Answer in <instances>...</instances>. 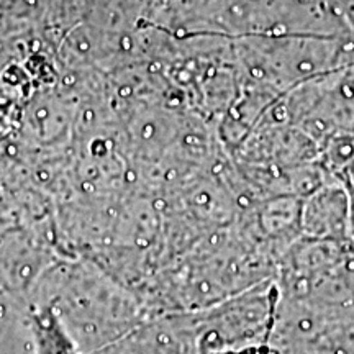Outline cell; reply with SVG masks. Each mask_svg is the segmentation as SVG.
Wrapping results in <instances>:
<instances>
[]
</instances>
